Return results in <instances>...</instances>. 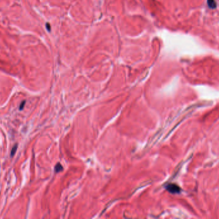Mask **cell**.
<instances>
[{"instance_id":"6da1fadb","label":"cell","mask_w":219,"mask_h":219,"mask_svg":"<svg viewBox=\"0 0 219 219\" xmlns=\"http://www.w3.org/2000/svg\"><path fill=\"white\" fill-rule=\"evenodd\" d=\"M166 189L168 191L172 193H177L180 192V188H179L177 185L174 184H168L166 187Z\"/></svg>"},{"instance_id":"7a4b0ae2","label":"cell","mask_w":219,"mask_h":219,"mask_svg":"<svg viewBox=\"0 0 219 219\" xmlns=\"http://www.w3.org/2000/svg\"><path fill=\"white\" fill-rule=\"evenodd\" d=\"M208 4L210 8H215L216 6V3H215V1L214 0H208Z\"/></svg>"},{"instance_id":"3957f363","label":"cell","mask_w":219,"mask_h":219,"mask_svg":"<svg viewBox=\"0 0 219 219\" xmlns=\"http://www.w3.org/2000/svg\"><path fill=\"white\" fill-rule=\"evenodd\" d=\"M63 170V167L60 163H58L57 165L55 166V171L56 172H60V171Z\"/></svg>"},{"instance_id":"277c9868","label":"cell","mask_w":219,"mask_h":219,"mask_svg":"<svg viewBox=\"0 0 219 219\" xmlns=\"http://www.w3.org/2000/svg\"><path fill=\"white\" fill-rule=\"evenodd\" d=\"M17 145H16L14 147L12 148V151H11V156H13L14 154H16V152L17 151Z\"/></svg>"},{"instance_id":"5b68a950","label":"cell","mask_w":219,"mask_h":219,"mask_svg":"<svg viewBox=\"0 0 219 219\" xmlns=\"http://www.w3.org/2000/svg\"><path fill=\"white\" fill-rule=\"evenodd\" d=\"M26 104V102H25V101H24V102H22V104H21L20 107H19V109H21V110H22V109H23V107H24V104Z\"/></svg>"}]
</instances>
